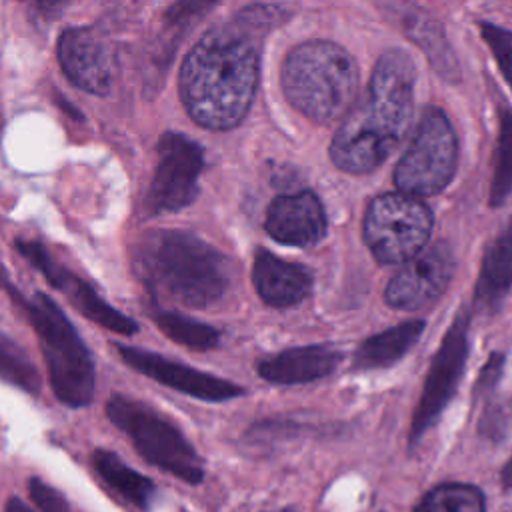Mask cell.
<instances>
[{"label": "cell", "instance_id": "23", "mask_svg": "<svg viewBox=\"0 0 512 512\" xmlns=\"http://www.w3.org/2000/svg\"><path fill=\"white\" fill-rule=\"evenodd\" d=\"M498 142L494 154V174L490 182L488 202L500 206L512 194V108L500 106L498 112Z\"/></svg>", "mask_w": 512, "mask_h": 512}, {"label": "cell", "instance_id": "24", "mask_svg": "<svg viewBox=\"0 0 512 512\" xmlns=\"http://www.w3.org/2000/svg\"><path fill=\"white\" fill-rule=\"evenodd\" d=\"M414 512H484V496L470 484H440L420 500Z\"/></svg>", "mask_w": 512, "mask_h": 512}, {"label": "cell", "instance_id": "31", "mask_svg": "<svg viewBox=\"0 0 512 512\" xmlns=\"http://www.w3.org/2000/svg\"><path fill=\"white\" fill-rule=\"evenodd\" d=\"M502 486L504 490H512V458L506 462V466L502 468Z\"/></svg>", "mask_w": 512, "mask_h": 512}, {"label": "cell", "instance_id": "25", "mask_svg": "<svg viewBox=\"0 0 512 512\" xmlns=\"http://www.w3.org/2000/svg\"><path fill=\"white\" fill-rule=\"evenodd\" d=\"M0 380L22 388L28 394L40 392V374L26 352L8 336L0 334Z\"/></svg>", "mask_w": 512, "mask_h": 512}, {"label": "cell", "instance_id": "29", "mask_svg": "<svg viewBox=\"0 0 512 512\" xmlns=\"http://www.w3.org/2000/svg\"><path fill=\"white\" fill-rule=\"evenodd\" d=\"M502 370H504V356L496 352L488 358V362L484 364V368L480 372V378H478L476 388H474V398L490 394L494 390V386L498 384V380L502 376Z\"/></svg>", "mask_w": 512, "mask_h": 512}, {"label": "cell", "instance_id": "21", "mask_svg": "<svg viewBox=\"0 0 512 512\" xmlns=\"http://www.w3.org/2000/svg\"><path fill=\"white\" fill-rule=\"evenodd\" d=\"M92 464L100 478L114 488L124 500L132 502L134 506L146 510L150 504V498L154 496V482L130 468L122 458L110 450L98 448L92 454Z\"/></svg>", "mask_w": 512, "mask_h": 512}, {"label": "cell", "instance_id": "10", "mask_svg": "<svg viewBox=\"0 0 512 512\" xmlns=\"http://www.w3.org/2000/svg\"><path fill=\"white\" fill-rule=\"evenodd\" d=\"M202 168L204 152L196 140L180 132H164L158 140V164L148 192V208L160 214L178 212L192 204Z\"/></svg>", "mask_w": 512, "mask_h": 512}, {"label": "cell", "instance_id": "20", "mask_svg": "<svg viewBox=\"0 0 512 512\" xmlns=\"http://www.w3.org/2000/svg\"><path fill=\"white\" fill-rule=\"evenodd\" d=\"M422 330V320H408L370 336L358 346L352 366L356 370H376L392 366L418 342Z\"/></svg>", "mask_w": 512, "mask_h": 512}, {"label": "cell", "instance_id": "15", "mask_svg": "<svg viewBox=\"0 0 512 512\" xmlns=\"http://www.w3.org/2000/svg\"><path fill=\"white\" fill-rule=\"evenodd\" d=\"M264 226L280 244L312 246L326 234V216L316 194L304 190L278 196L268 208Z\"/></svg>", "mask_w": 512, "mask_h": 512}, {"label": "cell", "instance_id": "9", "mask_svg": "<svg viewBox=\"0 0 512 512\" xmlns=\"http://www.w3.org/2000/svg\"><path fill=\"white\" fill-rule=\"evenodd\" d=\"M468 356V314L454 316L440 348L436 350L426 374L422 396L416 404L408 444L414 446L438 420L446 404L452 400L464 372Z\"/></svg>", "mask_w": 512, "mask_h": 512}, {"label": "cell", "instance_id": "5", "mask_svg": "<svg viewBox=\"0 0 512 512\" xmlns=\"http://www.w3.org/2000/svg\"><path fill=\"white\" fill-rule=\"evenodd\" d=\"M0 286L24 310L26 318L36 330L48 366L50 386L56 398L72 408L88 406L96 388V370L92 356L78 336L74 324L44 292H36L32 298H24V294L8 282V276L2 268Z\"/></svg>", "mask_w": 512, "mask_h": 512}, {"label": "cell", "instance_id": "26", "mask_svg": "<svg viewBox=\"0 0 512 512\" xmlns=\"http://www.w3.org/2000/svg\"><path fill=\"white\" fill-rule=\"evenodd\" d=\"M482 38L488 42L506 82L512 86V32L488 22L480 24Z\"/></svg>", "mask_w": 512, "mask_h": 512}, {"label": "cell", "instance_id": "22", "mask_svg": "<svg viewBox=\"0 0 512 512\" xmlns=\"http://www.w3.org/2000/svg\"><path fill=\"white\" fill-rule=\"evenodd\" d=\"M154 322L164 336L190 350H212L220 342V332L214 326L178 312L160 310L154 314Z\"/></svg>", "mask_w": 512, "mask_h": 512}, {"label": "cell", "instance_id": "1", "mask_svg": "<svg viewBox=\"0 0 512 512\" xmlns=\"http://www.w3.org/2000/svg\"><path fill=\"white\" fill-rule=\"evenodd\" d=\"M264 32L238 14L232 24L206 32L188 52L180 70V96L198 124L226 130L246 116L258 86Z\"/></svg>", "mask_w": 512, "mask_h": 512}, {"label": "cell", "instance_id": "6", "mask_svg": "<svg viewBox=\"0 0 512 512\" xmlns=\"http://www.w3.org/2000/svg\"><path fill=\"white\" fill-rule=\"evenodd\" d=\"M106 416L132 440L146 462L186 484H200L204 480V462L196 448L152 406L124 394H114L106 402Z\"/></svg>", "mask_w": 512, "mask_h": 512}, {"label": "cell", "instance_id": "16", "mask_svg": "<svg viewBox=\"0 0 512 512\" xmlns=\"http://www.w3.org/2000/svg\"><path fill=\"white\" fill-rule=\"evenodd\" d=\"M252 282L264 304L290 308L300 304L312 290V274L306 266L294 264L258 250L252 264Z\"/></svg>", "mask_w": 512, "mask_h": 512}, {"label": "cell", "instance_id": "2", "mask_svg": "<svg viewBox=\"0 0 512 512\" xmlns=\"http://www.w3.org/2000/svg\"><path fill=\"white\" fill-rule=\"evenodd\" d=\"M414 80L416 68L404 50L392 48L378 58L364 96L332 138L330 156L340 170L372 172L398 148L412 116Z\"/></svg>", "mask_w": 512, "mask_h": 512}, {"label": "cell", "instance_id": "30", "mask_svg": "<svg viewBox=\"0 0 512 512\" xmlns=\"http://www.w3.org/2000/svg\"><path fill=\"white\" fill-rule=\"evenodd\" d=\"M32 10L44 18H54L66 4V0H26Z\"/></svg>", "mask_w": 512, "mask_h": 512}, {"label": "cell", "instance_id": "19", "mask_svg": "<svg viewBox=\"0 0 512 512\" xmlns=\"http://www.w3.org/2000/svg\"><path fill=\"white\" fill-rule=\"evenodd\" d=\"M512 288V218L486 246L474 300L476 306L488 312L500 308Z\"/></svg>", "mask_w": 512, "mask_h": 512}, {"label": "cell", "instance_id": "7", "mask_svg": "<svg viewBox=\"0 0 512 512\" xmlns=\"http://www.w3.org/2000/svg\"><path fill=\"white\" fill-rule=\"evenodd\" d=\"M362 232L364 242L380 264H402L428 242L432 212L418 196L388 192L370 202Z\"/></svg>", "mask_w": 512, "mask_h": 512}, {"label": "cell", "instance_id": "3", "mask_svg": "<svg viewBox=\"0 0 512 512\" xmlns=\"http://www.w3.org/2000/svg\"><path fill=\"white\" fill-rule=\"evenodd\" d=\"M146 282L188 308L218 302L230 280L224 254L202 238L182 230H158L140 252Z\"/></svg>", "mask_w": 512, "mask_h": 512}, {"label": "cell", "instance_id": "17", "mask_svg": "<svg viewBox=\"0 0 512 512\" xmlns=\"http://www.w3.org/2000/svg\"><path fill=\"white\" fill-rule=\"evenodd\" d=\"M342 354L330 346H300L278 352L258 364V374L274 384H302L334 372Z\"/></svg>", "mask_w": 512, "mask_h": 512}, {"label": "cell", "instance_id": "8", "mask_svg": "<svg viewBox=\"0 0 512 512\" xmlns=\"http://www.w3.org/2000/svg\"><path fill=\"white\" fill-rule=\"evenodd\" d=\"M458 164L456 134L438 108H428L408 144V150L396 164V188L410 196H432L442 192Z\"/></svg>", "mask_w": 512, "mask_h": 512}, {"label": "cell", "instance_id": "4", "mask_svg": "<svg viewBox=\"0 0 512 512\" xmlns=\"http://www.w3.org/2000/svg\"><path fill=\"white\" fill-rule=\"evenodd\" d=\"M288 102L316 124H330L354 104L358 68L338 44L312 40L290 50L282 64Z\"/></svg>", "mask_w": 512, "mask_h": 512}, {"label": "cell", "instance_id": "13", "mask_svg": "<svg viewBox=\"0 0 512 512\" xmlns=\"http://www.w3.org/2000/svg\"><path fill=\"white\" fill-rule=\"evenodd\" d=\"M454 256L446 244L418 252L386 286V302L400 310H418L432 304L450 284Z\"/></svg>", "mask_w": 512, "mask_h": 512}, {"label": "cell", "instance_id": "27", "mask_svg": "<svg viewBox=\"0 0 512 512\" xmlns=\"http://www.w3.org/2000/svg\"><path fill=\"white\" fill-rule=\"evenodd\" d=\"M218 0H176L168 10H166V24L172 30H186L194 22H198L204 14H208Z\"/></svg>", "mask_w": 512, "mask_h": 512}, {"label": "cell", "instance_id": "12", "mask_svg": "<svg viewBox=\"0 0 512 512\" xmlns=\"http://www.w3.org/2000/svg\"><path fill=\"white\" fill-rule=\"evenodd\" d=\"M120 358L124 360V364H128L130 368H134L136 372L148 376L150 380L168 386L176 392L188 394L192 398L198 400H206V402H224V400H232L244 394V390L224 378L212 376L208 372L196 370L192 366L174 362L162 354L150 352V350H140L134 346H126L120 344L118 348Z\"/></svg>", "mask_w": 512, "mask_h": 512}, {"label": "cell", "instance_id": "28", "mask_svg": "<svg viewBox=\"0 0 512 512\" xmlns=\"http://www.w3.org/2000/svg\"><path fill=\"white\" fill-rule=\"evenodd\" d=\"M30 496L36 502L38 512H70L66 498L50 484L40 478H30Z\"/></svg>", "mask_w": 512, "mask_h": 512}, {"label": "cell", "instance_id": "11", "mask_svg": "<svg viewBox=\"0 0 512 512\" xmlns=\"http://www.w3.org/2000/svg\"><path fill=\"white\" fill-rule=\"evenodd\" d=\"M16 248L30 262V266H34L50 282L52 288L66 294L70 304L82 316L114 334L132 336L138 332V324L130 316L110 306L86 280L78 278L76 274L54 262L42 244L34 240H18Z\"/></svg>", "mask_w": 512, "mask_h": 512}, {"label": "cell", "instance_id": "18", "mask_svg": "<svg viewBox=\"0 0 512 512\" xmlns=\"http://www.w3.org/2000/svg\"><path fill=\"white\" fill-rule=\"evenodd\" d=\"M396 16L404 34L414 44H418L422 52H426L434 72L446 82H458V60L450 48L442 24L432 14L410 2H402V6L396 10Z\"/></svg>", "mask_w": 512, "mask_h": 512}, {"label": "cell", "instance_id": "14", "mask_svg": "<svg viewBox=\"0 0 512 512\" xmlns=\"http://www.w3.org/2000/svg\"><path fill=\"white\" fill-rule=\"evenodd\" d=\"M58 60L64 74L82 90L108 94L112 56L104 38L86 26L68 28L58 40Z\"/></svg>", "mask_w": 512, "mask_h": 512}]
</instances>
